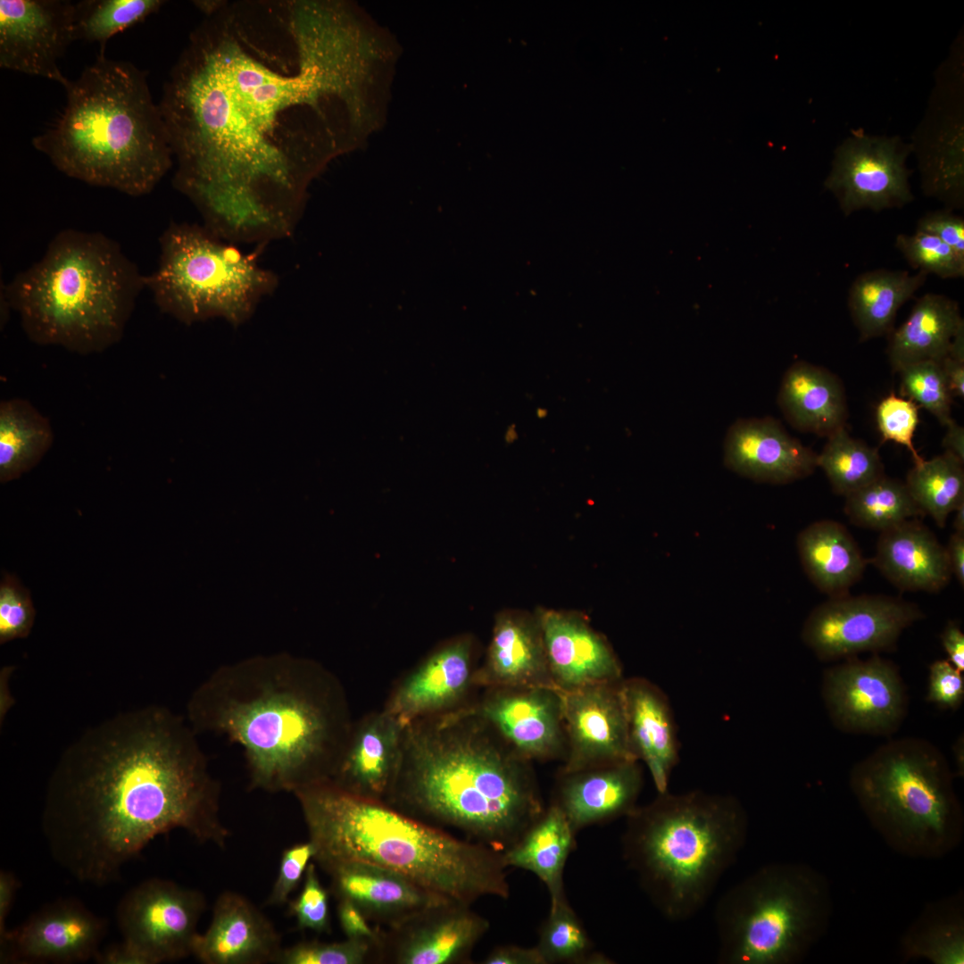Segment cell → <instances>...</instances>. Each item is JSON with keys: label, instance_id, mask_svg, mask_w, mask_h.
Returning <instances> with one entry per match:
<instances>
[{"label": "cell", "instance_id": "6da1fadb", "mask_svg": "<svg viewBox=\"0 0 964 964\" xmlns=\"http://www.w3.org/2000/svg\"><path fill=\"white\" fill-rule=\"evenodd\" d=\"M311 4H217L190 35L159 104L173 185L235 244L289 237L320 164L307 113L339 85L335 32Z\"/></svg>", "mask_w": 964, "mask_h": 964}, {"label": "cell", "instance_id": "7a4b0ae2", "mask_svg": "<svg viewBox=\"0 0 964 964\" xmlns=\"http://www.w3.org/2000/svg\"><path fill=\"white\" fill-rule=\"evenodd\" d=\"M196 733L161 706L119 713L62 753L41 827L54 860L81 883L105 885L156 836L179 828L224 848L220 785Z\"/></svg>", "mask_w": 964, "mask_h": 964}, {"label": "cell", "instance_id": "3957f363", "mask_svg": "<svg viewBox=\"0 0 964 964\" xmlns=\"http://www.w3.org/2000/svg\"><path fill=\"white\" fill-rule=\"evenodd\" d=\"M197 734L243 751L253 788L288 792L328 781L352 729L345 693L320 665L290 658L245 661L213 671L193 693Z\"/></svg>", "mask_w": 964, "mask_h": 964}, {"label": "cell", "instance_id": "277c9868", "mask_svg": "<svg viewBox=\"0 0 964 964\" xmlns=\"http://www.w3.org/2000/svg\"><path fill=\"white\" fill-rule=\"evenodd\" d=\"M494 735L472 707L406 725L399 769L386 803L504 851L544 808L528 761Z\"/></svg>", "mask_w": 964, "mask_h": 964}, {"label": "cell", "instance_id": "5b68a950", "mask_svg": "<svg viewBox=\"0 0 964 964\" xmlns=\"http://www.w3.org/2000/svg\"><path fill=\"white\" fill-rule=\"evenodd\" d=\"M301 807L313 860L322 868L362 861L397 872L443 898L471 905L507 900L511 889L502 852L461 839L387 803L324 781L293 794Z\"/></svg>", "mask_w": 964, "mask_h": 964}, {"label": "cell", "instance_id": "8992f818", "mask_svg": "<svg viewBox=\"0 0 964 964\" xmlns=\"http://www.w3.org/2000/svg\"><path fill=\"white\" fill-rule=\"evenodd\" d=\"M62 112L32 138L66 176L130 196L151 193L173 165L144 71L99 54L65 87Z\"/></svg>", "mask_w": 964, "mask_h": 964}, {"label": "cell", "instance_id": "52a82bcc", "mask_svg": "<svg viewBox=\"0 0 964 964\" xmlns=\"http://www.w3.org/2000/svg\"><path fill=\"white\" fill-rule=\"evenodd\" d=\"M145 288V275L117 241L66 229L2 293L32 342L89 354L120 340Z\"/></svg>", "mask_w": 964, "mask_h": 964}, {"label": "cell", "instance_id": "ba28073f", "mask_svg": "<svg viewBox=\"0 0 964 964\" xmlns=\"http://www.w3.org/2000/svg\"><path fill=\"white\" fill-rule=\"evenodd\" d=\"M626 819L625 861L671 922L702 910L737 860L749 829L737 798L702 790L658 793Z\"/></svg>", "mask_w": 964, "mask_h": 964}, {"label": "cell", "instance_id": "9c48e42d", "mask_svg": "<svg viewBox=\"0 0 964 964\" xmlns=\"http://www.w3.org/2000/svg\"><path fill=\"white\" fill-rule=\"evenodd\" d=\"M849 784L885 844L903 856L939 859L962 841L964 816L943 754L913 737L890 741L856 763Z\"/></svg>", "mask_w": 964, "mask_h": 964}, {"label": "cell", "instance_id": "30bf717a", "mask_svg": "<svg viewBox=\"0 0 964 964\" xmlns=\"http://www.w3.org/2000/svg\"><path fill=\"white\" fill-rule=\"evenodd\" d=\"M833 901L808 864H766L729 888L714 910L721 964H796L825 935Z\"/></svg>", "mask_w": 964, "mask_h": 964}, {"label": "cell", "instance_id": "8fae6325", "mask_svg": "<svg viewBox=\"0 0 964 964\" xmlns=\"http://www.w3.org/2000/svg\"><path fill=\"white\" fill-rule=\"evenodd\" d=\"M159 244L145 288L162 312L183 323L220 317L237 327L278 287V276L259 262L265 245L244 252L205 226L187 222H171Z\"/></svg>", "mask_w": 964, "mask_h": 964}, {"label": "cell", "instance_id": "7c38bea8", "mask_svg": "<svg viewBox=\"0 0 964 964\" xmlns=\"http://www.w3.org/2000/svg\"><path fill=\"white\" fill-rule=\"evenodd\" d=\"M924 617L914 603L887 595L829 597L805 619L802 642L822 661L893 647L902 631Z\"/></svg>", "mask_w": 964, "mask_h": 964}, {"label": "cell", "instance_id": "4fadbf2b", "mask_svg": "<svg viewBox=\"0 0 964 964\" xmlns=\"http://www.w3.org/2000/svg\"><path fill=\"white\" fill-rule=\"evenodd\" d=\"M912 151L899 137L853 131L835 150L824 185L845 216L863 209L901 208L913 200L906 166Z\"/></svg>", "mask_w": 964, "mask_h": 964}, {"label": "cell", "instance_id": "5bb4252c", "mask_svg": "<svg viewBox=\"0 0 964 964\" xmlns=\"http://www.w3.org/2000/svg\"><path fill=\"white\" fill-rule=\"evenodd\" d=\"M205 907L200 892L170 880L151 878L124 895L116 919L123 940L137 946L157 964L192 954L197 924Z\"/></svg>", "mask_w": 964, "mask_h": 964}, {"label": "cell", "instance_id": "9a60e30c", "mask_svg": "<svg viewBox=\"0 0 964 964\" xmlns=\"http://www.w3.org/2000/svg\"><path fill=\"white\" fill-rule=\"evenodd\" d=\"M822 695L833 723L852 733L888 735L902 722L907 694L896 666L877 655L826 670Z\"/></svg>", "mask_w": 964, "mask_h": 964}, {"label": "cell", "instance_id": "2e32d148", "mask_svg": "<svg viewBox=\"0 0 964 964\" xmlns=\"http://www.w3.org/2000/svg\"><path fill=\"white\" fill-rule=\"evenodd\" d=\"M471 905L446 901L385 928L379 927V963L460 964L470 960L489 921Z\"/></svg>", "mask_w": 964, "mask_h": 964}, {"label": "cell", "instance_id": "e0dca14e", "mask_svg": "<svg viewBox=\"0 0 964 964\" xmlns=\"http://www.w3.org/2000/svg\"><path fill=\"white\" fill-rule=\"evenodd\" d=\"M74 3L62 0L0 1V67L70 83L58 61L73 42Z\"/></svg>", "mask_w": 964, "mask_h": 964}, {"label": "cell", "instance_id": "ac0fdd59", "mask_svg": "<svg viewBox=\"0 0 964 964\" xmlns=\"http://www.w3.org/2000/svg\"><path fill=\"white\" fill-rule=\"evenodd\" d=\"M621 681L561 692L566 735L561 774L638 760L630 744Z\"/></svg>", "mask_w": 964, "mask_h": 964}, {"label": "cell", "instance_id": "d6986e66", "mask_svg": "<svg viewBox=\"0 0 964 964\" xmlns=\"http://www.w3.org/2000/svg\"><path fill=\"white\" fill-rule=\"evenodd\" d=\"M107 921L74 898L42 907L0 938L1 963L70 964L93 960Z\"/></svg>", "mask_w": 964, "mask_h": 964}, {"label": "cell", "instance_id": "ffe728a7", "mask_svg": "<svg viewBox=\"0 0 964 964\" xmlns=\"http://www.w3.org/2000/svg\"><path fill=\"white\" fill-rule=\"evenodd\" d=\"M952 62L943 67L929 114L911 145L924 193L952 211L964 204L962 80L960 64L956 68Z\"/></svg>", "mask_w": 964, "mask_h": 964}, {"label": "cell", "instance_id": "44dd1931", "mask_svg": "<svg viewBox=\"0 0 964 964\" xmlns=\"http://www.w3.org/2000/svg\"><path fill=\"white\" fill-rule=\"evenodd\" d=\"M521 759L550 760L566 753L561 692L554 688H488L472 707Z\"/></svg>", "mask_w": 964, "mask_h": 964}, {"label": "cell", "instance_id": "7402d4cb", "mask_svg": "<svg viewBox=\"0 0 964 964\" xmlns=\"http://www.w3.org/2000/svg\"><path fill=\"white\" fill-rule=\"evenodd\" d=\"M404 727L385 709L353 724L328 781L350 794L386 802L399 769Z\"/></svg>", "mask_w": 964, "mask_h": 964}, {"label": "cell", "instance_id": "603a6c76", "mask_svg": "<svg viewBox=\"0 0 964 964\" xmlns=\"http://www.w3.org/2000/svg\"><path fill=\"white\" fill-rule=\"evenodd\" d=\"M536 616L552 679L560 692L623 679L614 651L584 618L553 610H541Z\"/></svg>", "mask_w": 964, "mask_h": 964}, {"label": "cell", "instance_id": "cb8c5ba5", "mask_svg": "<svg viewBox=\"0 0 964 964\" xmlns=\"http://www.w3.org/2000/svg\"><path fill=\"white\" fill-rule=\"evenodd\" d=\"M472 643L459 637L441 646L405 676L385 710L404 727L459 708L473 683Z\"/></svg>", "mask_w": 964, "mask_h": 964}, {"label": "cell", "instance_id": "d4e9b609", "mask_svg": "<svg viewBox=\"0 0 964 964\" xmlns=\"http://www.w3.org/2000/svg\"><path fill=\"white\" fill-rule=\"evenodd\" d=\"M723 461L733 472L760 483L787 484L810 476L817 454L770 417L737 420L728 428Z\"/></svg>", "mask_w": 964, "mask_h": 964}, {"label": "cell", "instance_id": "484cf974", "mask_svg": "<svg viewBox=\"0 0 964 964\" xmlns=\"http://www.w3.org/2000/svg\"><path fill=\"white\" fill-rule=\"evenodd\" d=\"M281 939L270 920L246 897L225 891L212 921L195 938L192 954L204 964L276 963Z\"/></svg>", "mask_w": 964, "mask_h": 964}, {"label": "cell", "instance_id": "4316f807", "mask_svg": "<svg viewBox=\"0 0 964 964\" xmlns=\"http://www.w3.org/2000/svg\"><path fill=\"white\" fill-rule=\"evenodd\" d=\"M322 869L330 877L337 900L352 902L378 927L395 925L428 907L451 901L397 872L368 862H337Z\"/></svg>", "mask_w": 964, "mask_h": 964}, {"label": "cell", "instance_id": "83f0119b", "mask_svg": "<svg viewBox=\"0 0 964 964\" xmlns=\"http://www.w3.org/2000/svg\"><path fill=\"white\" fill-rule=\"evenodd\" d=\"M643 783L638 760L561 774L553 803L577 834L592 825L627 818L637 807Z\"/></svg>", "mask_w": 964, "mask_h": 964}, {"label": "cell", "instance_id": "f1b7e54d", "mask_svg": "<svg viewBox=\"0 0 964 964\" xmlns=\"http://www.w3.org/2000/svg\"><path fill=\"white\" fill-rule=\"evenodd\" d=\"M473 683L486 688L557 689L536 615L503 612L496 617L485 662L475 670Z\"/></svg>", "mask_w": 964, "mask_h": 964}, {"label": "cell", "instance_id": "f546056e", "mask_svg": "<svg viewBox=\"0 0 964 964\" xmlns=\"http://www.w3.org/2000/svg\"><path fill=\"white\" fill-rule=\"evenodd\" d=\"M628 735L636 759L650 771L658 793L668 790L679 761V742L672 707L665 693L643 677L622 679Z\"/></svg>", "mask_w": 964, "mask_h": 964}, {"label": "cell", "instance_id": "4dcf8cb0", "mask_svg": "<svg viewBox=\"0 0 964 964\" xmlns=\"http://www.w3.org/2000/svg\"><path fill=\"white\" fill-rule=\"evenodd\" d=\"M872 562L904 591L939 592L952 578L945 547L915 519L880 532Z\"/></svg>", "mask_w": 964, "mask_h": 964}, {"label": "cell", "instance_id": "1f68e13d", "mask_svg": "<svg viewBox=\"0 0 964 964\" xmlns=\"http://www.w3.org/2000/svg\"><path fill=\"white\" fill-rule=\"evenodd\" d=\"M777 402L787 421L800 431L829 436L845 427L843 384L822 367L794 362L782 378Z\"/></svg>", "mask_w": 964, "mask_h": 964}, {"label": "cell", "instance_id": "d6a6232c", "mask_svg": "<svg viewBox=\"0 0 964 964\" xmlns=\"http://www.w3.org/2000/svg\"><path fill=\"white\" fill-rule=\"evenodd\" d=\"M796 545L808 578L829 597L848 594L868 563L850 532L835 520L811 523L799 533Z\"/></svg>", "mask_w": 964, "mask_h": 964}, {"label": "cell", "instance_id": "836d02e7", "mask_svg": "<svg viewBox=\"0 0 964 964\" xmlns=\"http://www.w3.org/2000/svg\"><path fill=\"white\" fill-rule=\"evenodd\" d=\"M576 833L566 816L552 803L510 847L502 852L505 867L536 875L546 886L550 904L566 899L563 874L575 847Z\"/></svg>", "mask_w": 964, "mask_h": 964}, {"label": "cell", "instance_id": "e575fe53", "mask_svg": "<svg viewBox=\"0 0 964 964\" xmlns=\"http://www.w3.org/2000/svg\"><path fill=\"white\" fill-rule=\"evenodd\" d=\"M964 325L960 307L948 296L927 293L914 303L907 320L888 335L887 354L894 371L921 361L941 362Z\"/></svg>", "mask_w": 964, "mask_h": 964}, {"label": "cell", "instance_id": "d590c367", "mask_svg": "<svg viewBox=\"0 0 964 964\" xmlns=\"http://www.w3.org/2000/svg\"><path fill=\"white\" fill-rule=\"evenodd\" d=\"M927 274L878 269L859 275L848 293V308L860 333L868 340L889 335L899 309L925 284Z\"/></svg>", "mask_w": 964, "mask_h": 964}, {"label": "cell", "instance_id": "8d00e7d4", "mask_svg": "<svg viewBox=\"0 0 964 964\" xmlns=\"http://www.w3.org/2000/svg\"><path fill=\"white\" fill-rule=\"evenodd\" d=\"M962 891L927 903L901 939L902 960L964 963Z\"/></svg>", "mask_w": 964, "mask_h": 964}, {"label": "cell", "instance_id": "74e56055", "mask_svg": "<svg viewBox=\"0 0 964 964\" xmlns=\"http://www.w3.org/2000/svg\"><path fill=\"white\" fill-rule=\"evenodd\" d=\"M54 442L49 421L28 401L0 404V481L19 478L32 469Z\"/></svg>", "mask_w": 964, "mask_h": 964}, {"label": "cell", "instance_id": "f35d334b", "mask_svg": "<svg viewBox=\"0 0 964 964\" xmlns=\"http://www.w3.org/2000/svg\"><path fill=\"white\" fill-rule=\"evenodd\" d=\"M963 463L953 453L941 455L915 464L905 485L923 515H929L943 528L949 515L964 503Z\"/></svg>", "mask_w": 964, "mask_h": 964}, {"label": "cell", "instance_id": "ab89813d", "mask_svg": "<svg viewBox=\"0 0 964 964\" xmlns=\"http://www.w3.org/2000/svg\"><path fill=\"white\" fill-rule=\"evenodd\" d=\"M845 498L844 512L852 524L880 532L923 515L905 483L885 474Z\"/></svg>", "mask_w": 964, "mask_h": 964}, {"label": "cell", "instance_id": "60d3db41", "mask_svg": "<svg viewBox=\"0 0 964 964\" xmlns=\"http://www.w3.org/2000/svg\"><path fill=\"white\" fill-rule=\"evenodd\" d=\"M817 467L823 470L833 490L844 496L885 474L877 450L852 438L845 427L827 436L817 454Z\"/></svg>", "mask_w": 964, "mask_h": 964}, {"label": "cell", "instance_id": "b9f144b4", "mask_svg": "<svg viewBox=\"0 0 964 964\" xmlns=\"http://www.w3.org/2000/svg\"><path fill=\"white\" fill-rule=\"evenodd\" d=\"M160 0H83L74 3L73 40L97 43L104 54L114 35L144 21L163 4Z\"/></svg>", "mask_w": 964, "mask_h": 964}, {"label": "cell", "instance_id": "7bdbcfd3", "mask_svg": "<svg viewBox=\"0 0 964 964\" xmlns=\"http://www.w3.org/2000/svg\"><path fill=\"white\" fill-rule=\"evenodd\" d=\"M536 946L544 964L612 963L608 957L594 951L585 927L567 899L550 904L549 915L541 927Z\"/></svg>", "mask_w": 964, "mask_h": 964}, {"label": "cell", "instance_id": "ee69618b", "mask_svg": "<svg viewBox=\"0 0 964 964\" xmlns=\"http://www.w3.org/2000/svg\"><path fill=\"white\" fill-rule=\"evenodd\" d=\"M901 393L946 425L951 420L952 394L939 362L921 361L901 368Z\"/></svg>", "mask_w": 964, "mask_h": 964}, {"label": "cell", "instance_id": "f6af8a7d", "mask_svg": "<svg viewBox=\"0 0 964 964\" xmlns=\"http://www.w3.org/2000/svg\"><path fill=\"white\" fill-rule=\"evenodd\" d=\"M279 964H365L379 963V943L366 939L346 938L341 942L306 941L281 950Z\"/></svg>", "mask_w": 964, "mask_h": 964}, {"label": "cell", "instance_id": "bcb514c9", "mask_svg": "<svg viewBox=\"0 0 964 964\" xmlns=\"http://www.w3.org/2000/svg\"><path fill=\"white\" fill-rule=\"evenodd\" d=\"M895 247L912 268L927 275L933 273L942 278H957L964 276V256L938 237L920 231L912 235L900 234Z\"/></svg>", "mask_w": 964, "mask_h": 964}, {"label": "cell", "instance_id": "7dc6e473", "mask_svg": "<svg viewBox=\"0 0 964 964\" xmlns=\"http://www.w3.org/2000/svg\"><path fill=\"white\" fill-rule=\"evenodd\" d=\"M876 421L884 442L889 440L906 447L915 464L924 460L913 445L919 421L918 406L913 401L890 394L877 406Z\"/></svg>", "mask_w": 964, "mask_h": 964}, {"label": "cell", "instance_id": "c3c4849f", "mask_svg": "<svg viewBox=\"0 0 964 964\" xmlns=\"http://www.w3.org/2000/svg\"><path fill=\"white\" fill-rule=\"evenodd\" d=\"M34 619L29 592L15 578L5 574L0 583V644L26 637Z\"/></svg>", "mask_w": 964, "mask_h": 964}, {"label": "cell", "instance_id": "681fc988", "mask_svg": "<svg viewBox=\"0 0 964 964\" xmlns=\"http://www.w3.org/2000/svg\"><path fill=\"white\" fill-rule=\"evenodd\" d=\"M289 910L300 929L330 933L328 892L319 878L316 866L310 862L298 897L289 904Z\"/></svg>", "mask_w": 964, "mask_h": 964}, {"label": "cell", "instance_id": "f907efd6", "mask_svg": "<svg viewBox=\"0 0 964 964\" xmlns=\"http://www.w3.org/2000/svg\"><path fill=\"white\" fill-rule=\"evenodd\" d=\"M314 854L315 848L310 840L292 845L283 852L278 874L268 897V905L278 906L287 902Z\"/></svg>", "mask_w": 964, "mask_h": 964}, {"label": "cell", "instance_id": "816d5d0a", "mask_svg": "<svg viewBox=\"0 0 964 964\" xmlns=\"http://www.w3.org/2000/svg\"><path fill=\"white\" fill-rule=\"evenodd\" d=\"M962 672L948 660H938L929 668L927 699L942 709L955 710L963 702Z\"/></svg>", "mask_w": 964, "mask_h": 964}, {"label": "cell", "instance_id": "f5cc1de1", "mask_svg": "<svg viewBox=\"0 0 964 964\" xmlns=\"http://www.w3.org/2000/svg\"><path fill=\"white\" fill-rule=\"evenodd\" d=\"M916 231L930 234L941 239L961 256H964V220L944 209L930 212L921 217Z\"/></svg>", "mask_w": 964, "mask_h": 964}, {"label": "cell", "instance_id": "db71d44e", "mask_svg": "<svg viewBox=\"0 0 964 964\" xmlns=\"http://www.w3.org/2000/svg\"><path fill=\"white\" fill-rule=\"evenodd\" d=\"M337 918L346 938L366 939L379 943V927H371L369 919L352 902L337 900Z\"/></svg>", "mask_w": 964, "mask_h": 964}, {"label": "cell", "instance_id": "11a10c76", "mask_svg": "<svg viewBox=\"0 0 964 964\" xmlns=\"http://www.w3.org/2000/svg\"><path fill=\"white\" fill-rule=\"evenodd\" d=\"M93 960L98 964H153L144 952L126 940L100 948Z\"/></svg>", "mask_w": 964, "mask_h": 964}, {"label": "cell", "instance_id": "9f6ffc18", "mask_svg": "<svg viewBox=\"0 0 964 964\" xmlns=\"http://www.w3.org/2000/svg\"><path fill=\"white\" fill-rule=\"evenodd\" d=\"M483 964H544L536 946L523 947L514 944L494 948L481 962Z\"/></svg>", "mask_w": 964, "mask_h": 964}, {"label": "cell", "instance_id": "6f0895ef", "mask_svg": "<svg viewBox=\"0 0 964 964\" xmlns=\"http://www.w3.org/2000/svg\"><path fill=\"white\" fill-rule=\"evenodd\" d=\"M942 644L948 656V661L960 671L964 670V635L960 626L954 622L947 623L941 634Z\"/></svg>", "mask_w": 964, "mask_h": 964}, {"label": "cell", "instance_id": "680465c9", "mask_svg": "<svg viewBox=\"0 0 964 964\" xmlns=\"http://www.w3.org/2000/svg\"><path fill=\"white\" fill-rule=\"evenodd\" d=\"M20 887L17 877L7 870L0 872V938L8 931L6 919L11 912L16 893Z\"/></svg>", "mask_w": 964, "mask_h": 964}, {"label": "cell", "instance_id": "91938a15", "mask_svg": "<svg viewBox=\"0 0 964 964\" xmlns=\"http://www.w3.org/2000/svg\"><path fill=\"white\" fill-rule=\"evenodd\" d=\"M952 576L964 586V533L954 532L945 547Z\"/></svg>", "mask_w": 964, "mask_h": 964}, {"label": "cell", "instance_id": "94428289", "mask_svg": "<svg viewBox=\"0 0 964 964\" xmlns=\"http://www.w3.org/2000/svg\"><path fill=\"white\" fill-rule=\"evenodd\" d=\"M952 395L963 398L964 395V362L946 355L941 362Z\"/></svg>", "mask_w": 964, "mask_h": 964}, {"label": "cell", "instance_id": "6125c7cd", "mask_svg": "<svg viewBox=\"0 0 964 964\" xmlns=\"http://www.w3.org/2000/svg\"><path fill=\"white\" fill-rule=\"evenodd\" d=\"M947 429L943 439L945 451L964 461V428L952 419L945 425Z\"/></svg>", "mask_w": 964, "mask_h": 964}, {"label": "cell", "instance_id": "be15d7a7", "mask_svg": "<svg viewBox=\"0 0 964 964\" xmlns=\"http://www.w3.org/2000/svg\"><path fill=\"white\" fill-rule=\"evenodd\" d=\"M953 753L956 765V773L958 777H963L964 775V757H963V738H959L954 744Z\"/></svg>", "mask_w": 964, "mask_h": 964}, {"label": "cell", "instance_id": "e7e4bbea", "mask_svg": "<svg viewBox=\"0 0 964 964\" xmlns=\"http://www.w3.org/2000/svg\"><path fill=\"white\" fill-rule=\"evenodd\" d=\"M953 519L954 532L964 533V503H961L955 511Z\"/></svg>", "mask_w": 964, "mask_h": 964}]
</instances>
